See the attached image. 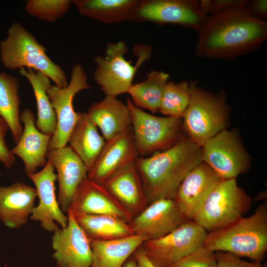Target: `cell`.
Here are the masks:
<instances>
[{"instance_id":"1","label":"cell","mask_w":267,"mask_h":267,"mask_svg":"<svg viewBox=\"0 0 267 267\" xmlns=\"http://www.w3.org/2000/svg\"><path fill=\"white\" fill-rule=\"evenodd\" d=\"M244 7L220 11L207 17L198 31L195 45L198 56L233 60L257 49L265 42L267 20L252 17Z\"/></svg>"},{"instance_id":"2","label":"cell","mask_w":267,"mask_h":267,"mask_svg":"<svg viewBox=\"0 0 267 267\" xmlns=\"http://www.w3.org/2000/svg\"><path fill=\"white\" fill-rule=\"evenodd\" d=\"M202 161L201 147L188 137L180 136L169 148L135 161L148 204L174 199L188 173Z\"/></svg>"},{"instance_id":"3","label":"cell","mask_w":267,"mask_h":267,"mask_svg":"<svg viewBox=\"0 0 267 267\" xmlns=\"http://www.w3.org/2000/svg\"><path fill=\"white\" fill-rule=\"evenodd\" d=\"M212 251H222L261 262L267 250V204L219 230L208 232L204 245Z\"/></svg>"},{"instance_id":"4","label":"cell","mask_w":267,"mask_h":267,"mask_svg":"<svg viewBox=\"0 0 267 267\" xmlns=\"http://www.w3.org/2000/svg\"><path fill=\"white\" fill-rule=\"evenodd\" d=\"M7 34V38L0 42V58L5 68L30 69L44 74L59 88L67 86L64 70L48 56L45 47L20 23H13Z\"/></svg>"},{"instance_id":"5","label":"cell","mask_w":267,"mask_h":267,"mask_svg":"<svg viewBox=\"0 0 267 267\" xmlns=\"http://www.w3.org/2000/svg\"><path fill=\"white\" fill-rule=\"evenodd\" d=\"M133 49L137 57L134 66L125 58L128 48L123 41L108 44L104 54L94 57L96 68L93 78L105 96L116 97L127 93L138 69L150 59V45L138 44Z\"/></svg>"},{"instance_id":"6","label":"cell","mask_w":267,"mask_h":267,"mask_svg":"<svg viewBox=\"0 0 267 267\" xmlns=\"http://www.w3.org/2000/svg\"><path fill=\"white\" fill-rule=\"evenodd\" d=\"M190 100L182 117V127L188 138L201 147L209 138L224 130L228 107L224 96L205 90L189 83Z\"/></svg>"},{"instance_id":"7","label":"cell","mask_w":267,"mask_h":267,"mask_svg":"<svg viewBox=\"0 0 267 267\" xmlns=\"http://www.w3.org/2000/svg\"><path fill=\"white\" fill-rule=\"evenodd\" d=\"M252 200L235 178L222 180L192 220L207 232L221 229L250 210Z\"/></svg>"},{"instance_id":"8","label":"cell","mask_w":267,"mask_h":267,"mask_svg":"<svg viewBox=\"0 0 267 267\" xmlns=\"http://www.w3.org/2000/svg\"><path fill=\"white\" fill-rule=\"evenodd\" d=\"M127 105L132 116V130L139 154L142 157L165 150L180 138L182 118L159 117L148 113L132 103Z\"/></svg>"},{"instance_id":"9","label":"cell","mask_w":267,"mask_h":267,"mask_svg":"<svg viewBox=\"0 0 267 267\" xmlns=\"http://www.w3.org/2000/svg\"><path fill=\"white\" fill-rule=\"evenodd\" d=\"M90 89L88 76L83 66L78 63L71 71L69 83L65 88L55 85L47 89V94L56 118V127L49 142L48 150L66 146L69 136L77 123L80 112L73 106L75 96L81 91Z\"/></svg>"},{"instance_id":"10","label":"cell","mask_w":267,"mask_h":267,"mask_svg":"<svg viewBox=\"0 0 267 267\" xmlns=\"http://www.w3.org/2000/svg\"><path fill=\"white\" fill-rule=\"evenodd\" d=\"M208 232L192 220H188L166 235L145 241L141 248L157 267H170L203 246Z\"/></svg>"},{"instance_id":"11","label":"cell","mask_w":267,"mask_h":267,"mask_svg":"<svg viewBox=\"0 0 267 267\" xmlns=\"http://www.w3.org/2000/svg\"><path fill=\"white\" fill-rule=\"evenodd\" d=\"M207 18L201 12L198 0H140L129 21L178 24L198 32Z\"/></svg>"},{"instance_id":"12","label":"cell","mask_w":267,"mask_h":267,"mask_svg":"<svg viewBox=\"0 0 267 267\" xmlns=\"http://www.w3.org/2000/svg\"><path fill=\"white\" fill-rule=\"evenodd\" d=\"M202 161L222 179L236 178L249 167L247 154L237 136L223 130L201 147Z\"/></svg>"},{"instance_id":"13","label":"cell","mask_w":267,"mask_h":267,"mask_svg":"<svg viewBox=\"0 0 267 267\" xmlns=\"http://www.w3.org/2000/svg\"><path fill=\"white\" fill-rule=\"evenodd\" d=\"M67 213V225L53 232V257L58 267H90L92 251L89 239L71 211L68 210Z\"/></svg>"},{"instance_id":"14","label":"cell","mask_w":267,"mask_h":267,"mask_svg":"<svg viewBox=\"0 0 267 267\" xmlns=\"http://www.w3.org/2000/svg\"><path fill=\"white\" fill-rule=\"evenodd\" d=\"M54 171L47 160L40 171L28 175L35 185L39 200L38 206L33 209L30 219L40 222L44 229L53 232L59 228L58 224L64 228L68 224V217L61 210L56 196L57 176Z\"/></svg>"},{"instance_id":"15","label":"cell","mask_w":267,"mask_h":267,"mask_svg":"<svg viewBox=\"0 0 267 267\" xmlns=\"http://www.w3.org/2000/svg\"><path fill=\"white\" fill-rule=\"evenodd\" d=\"M188 221L173 199H162L148 204L130 224L134 234L149 240L166 235Z\"/></svg>"},{"instance_id":"16","label":"cell","mask_w":267,"mask_h":267,"mask_svg":"<svg viewBox=\"0 0 267 267\" xmlns=\"http://www.w3.org/2000/svg\"><path fill=\"white\" fill-rule=\"evenodd\" d=\"M222 180L202 161L186 176L173 199L184 216L192 220L210 193Z\"/></svg>"},{"instance_id":"17","label":"cell","mask_w":267,"mask_h":267,"mask_svg":"<svg viewBox=\"0 0 267 267\" xmlns=\"http://www.w3.org/2000/svg\"><path fill=\"white\" fill-rule=\"evenodd\" d=\"M74 215H108L130 223L134 217L100 183L86 178L79 186L68 209Z\"/></svg>"},{"instance_id":"18","label":"cell","mask_w":267,"mask_h":267,"mask_svg":"<svg viewBox=\"0 0 267 267\" xmlns=\"http://www.w3.org/2000/svg\"><path fill=\"white\" fill-rule=\"evenodd\" d=\"M139 155L131 127L105 141L96 160L88 171V178L102 184L119 170L134 162Z\"/></svg>"},{"instance_id":"19","label":"cell","mask_w":267,"mask_h":267,"mask_svg":"<svg viewBox=\"0 0 267 267\" xmlns=\"http://www.w3.org/2000/svg\"><path fill=\"white\" fill-rule=\"evenodd\" d=\"M46 158L56 170L59 205L67 212L79 186L88 177V168L69 146L48 150Z\"/></svg>"},{"instance_id":"20","label":"cell","mask_w":267,"mask_h":267,"mask_svg":"<svg viewBox=\"0 0 267 267\" xmlns=\"http://www.w3.org/2000/svg\"><path fill=\"white\" fill-rule=\"evenodd\" d=\"M20 120L24 125L23 132L16 146L10 151L23 161L28 176L35 173L38 168L46 164L52 134L43 133L37 129L35 115L29 109L22 111Z\"/></svg>"},{"instance_id":"21","label":"cell","mask_w":267,"mask_h":267,"mask_svg":"<svg viewBox=\"0 0 267 267\" xmlns=\"http://www.w3.org/2000/svg\"><path fill=\"white\" fill-rule=\"evenodd\" d=\"M102 184L134 217L148 205L135 161L119 170Z\"/></svg>"},{"instance_id":"22","label":"cell","mask_w":267,"mask_h":267,"mask_svg":"<svg viewBox=\"0 0 267 267\" xmlns=\"http://www.w3.org/2000/svg\"><path fill=\"white\" fill-rule=\"evenodd\" d=\"M37 196L35 188L21 182L0 185V220L10 228L22 226L28 221Z\"/></svg>"},{"instance_id":"23","label":"cell","mask_w":267,"mask_h":267,"mask_svg":"<svg viewBox=\"0 0 267 267\" xmlns=\"http://www.w3.org/2000/svg\"><path fill=\"white\" fill-rule=\"evenodd\" d=\"M108 140L132 127V116L128 105L116 97L105 96L93 103L86 113Z\"/></svg>"},{"instance_id":"24","label":"cell","mask_w":267,"mask_h":267,"mask_svg":"<svg viewBox=\"0 0 267 267\" xmlns=\"http://www.w3.org/2000/svg\"><path fill=\"white\" fill-rule=\"evenodd\" d=\"M89 239L92 251L90 267H122L147 238L134 234L110 240Z\"/></svg>"},{"instance_id":"25","label":"cell","mask_w":267,"mask_h":267,"mask_svg":"<svg viewBox=\"0 0 267 267\" xmlns=\"http://www.w3.org/2000/svg\"><path fill=\"white\" fill-rule=\"evenodd\" d=\"M105 141L87 113L80 112L68 142L69 146L84 163L88 171L96 160Z\"/></svg>"},{"instance_id":"26","label":"cell","mask_w":267,"mask_h":267,"mask_svg":"<svg viewBox=\"0 0 267 267\" xmlns=\"http://www.w3.org/2000/svg\"><path fill=\"white\" fill-rule=\"evenodd\" d=\"M140 0H74L82 16L113 24L129 21Z\"/></svg>"},{"instance_id":"27","label":"cell","mask_w":267,"mask_h":267,"mask_svg":"<svg viewBox=\"0 0 267 267\" xmlns=\"http://www.w3.org/2000/svg\"><path fill=\"white\" fill-rule=\"evenodd\" d=\"M20 75L26 78L33 88L37 107V119L35 125L41 132L52 134L56 127V118L47 94L51 86L49 78L44 74L30 69H19Z\"/></svg>"},{"instance_id":"28","label":"cell","mask_w":267,"mask_h":267,"mask_svg":"<svg viewBox=\"0 0 267 267\" xmlns=\"http://www.w3.org/2000/svg\"><path fill=\"white\" fill-rule=\"evenodd\" d=\"M76 222L89 239L110 240L134 234L130 223L108 215L77 214Z\"/></svg>"},{"instance_id":"29","label":"cell","mask_w":267,"mask_h":267,"mask_svg":"<svg viewBox=\"0 0 267 267\" xmlns=\"http://www.w3.org/2000/svg\"><path fill=\"white\" fill-rule=\"evenodd\" d=\"M19 84L17 79L0 72V116L7 123L17 143L23 132L20 120Z\"/></svg>"},{"instance_id":"30","label":"cell","mask_w":267,"mask_h":267,"mask_svg":"<svg viewBox=\"0 0 267 267\" xmlns=\"http://www.w3.org/2000/svg\"><path fill=\"white\" fill-rule=\"evenodd\" d=\"M169 75L161 71H152L146 75L141 83L131 86L127 93L136 107L149 110L152 113L158 111L165 86Z\"/></svg>"},{"instance_id":"31","label":"cell","mask_w":267,"mask_h":267,"mask_svg":"<svg viewBox=\"0 0 267 267\" xmlns=\"http://www.w3.org/2000/svg\"><path fill=\"white\" fill-rule=\"evenodd\" d=\"M189 83L167 82L159 111L168 117H182L190 100Z\"/></svg>"},{"instance_id":"32","label":"cell","mask_w":267,"mask_h":267,"mask_svg":"<svg viewBox=\"0 0 267 267\" xmlns=\"http://www.w3.org/2000/svg\"><path fill=\"white\" fill-rule=\"evenodd\" d=\"M72 4L71 0H28L25 10L33 17L53 22L64 16Z\"/></svg>"},{"instance_id":"33","label":"cell","mask_w":267,"mask_h":267,"mask_svg":"<svg viewBox=\"0 0 267 267\" xmlns=\"http://www.w3.org/2000/svg\"><path fill=\"white\" fill-rule=\"evenodd\" d=\"M170 267H218L215 252L204 245Z\"/></svg>"},{"instance_id":"34","label":"cell","mask_w":267,"mask_h":267,"mask_svg":"<svg viewBox=\"0 0 267 267\" xmlns=\"http://www.w3.org/2000/svg\"><path fill=\"white\" fill-rule=\"evenodd\" d=\"M218 267H263L261 262L242 260L241 257L229 252H215Z\"/></svg>"},{"instance_id":"35","label":"cell","mask_w":267,"mask_h":267,"mask_svg":"<svg viewBox=\"0 0 267 267\" xmlns=\"http://www.w3.org/2000/svg\"><path fill=\"white\" fill-rule=\"evenodd\" d=\"M8 129L7 123L0 116V162L8 169L14 165L15 160L14 156L9 150L5 140V136Z\"/></svg>"},{"instance_id":"36","label":"cell","mask_w":267,"mask_h":267,"mask_svg":"<svg viewBox=\"0 0 267 267\" xmlns=\"http://www.w3.org/2000/svg\"><path fill=\"white\" fill-rule=\"evenodd\" d=\"M244 8L252 17L260 20H265V18L267 15V0H256L252 1L247 0Z\"/></svg>"},{"instance_id":"37","label":"cell","mask_w":267,"mask_h":267,"mask_svg":"<svg viewBox=\"0 0 267 267\" xmlns=\"http://www.w3.org/2000/svg\"><path fill=\"white\" fill-rule=\"evenodd\" d=\"M247 0H212L210 14H213L220 11L228 9L243 7Z\"/></svg>"},{"instance_id":"38","label":"cell","mask_w":267,"mask_h":267,"mask_svg":"<svg viewBox=\"0 0 267 267\" xmlns=\"http://www.w3.org/2000/svg\"><path fill=\"white\" fill-rule=\"evenodd\" d=\"M133 256L137 267H157L147 258L141 247L135 251Z\"/></svg>"},{"instance_id":"39","label":"cell","mask_w":267,"mask_h":267,"mask_svg":"<svg viewBox=\"0 0 267 267\" xmlns=\"http://www.w3.org/2000/svg\"><path fill=\"white\" fill-rule=\"evenodd\" d=\"M212 4L211 0H198L199 9L203 15L208 17V14L210 13Z\"/></svg>"},{"instance_id":"40","label":"cell","mask_w":267,"mask_h":267,"mask_svg":"<svg viewBox=\"0 0 267 267\" xmlns=\"http://www.w3.org/2000/svg\"><path fill=\"white\" fill-rule=\"evenodd\" d=\"M122 267H137L133 254L128 259Z\"/></svg>"}]
</instances>
